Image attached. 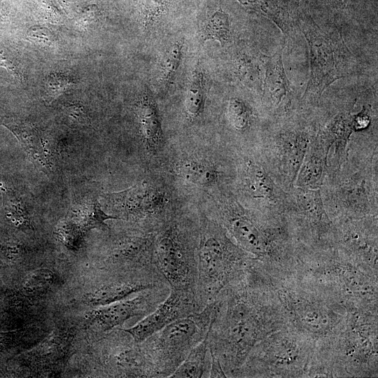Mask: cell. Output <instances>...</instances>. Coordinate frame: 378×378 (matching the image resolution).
Instances as JSON below:
<instances>
[{
  "label": "cell",
  "mask_w": 378,
  "mask_h": 378,
  "mask_svg": "<svg viewBox=\"0 0 378 378\" xmlns=\"http://www.w3.org/2000/svg\"><path fill=\"white\" fill-rule=\"evenodd\" d=\"M184 103L186 111L189 116L196 118L201 114L204 106V76L200 69L193 71Z\"/></svg>",
  "instance_id": "21"
},
{
  "label": "cell",
  "mask_w": 378,
  "mask_h": 378,
  "mask_svg": "<svg viewBox=\"0 0 378 378\" xmlns=\"http://www.w3.org/2000/svg\"><path fill=\"white\" fill-rule=\"evenodd\" d=\"M54 274L48 269L33 271L27 276L25 288L31 293H40L48 290L53 284Z\"/></svg>",
  "instance_id": "26"
},
{
  "label": "cell",
  "mask_w": 378,
  "mask_h": 378,
  "mask_svg": "<svg viewBox=\"0 0 378 378\" xmlns=\"http://www.w3.org/2000/svg\"><path fill=\"white\" fill-rule=\"evenodd\" d=\"M175 170L184 181L201 186L212 185L218 177V172L213 164L194 158L180 161L176 165Z\"/></svg>",
  "instance_id": "18"
},
{
  "label": "cell",
  "mask_w": 378,
  "mask_h": 378,
  "mask_svg": "<svg viewBox=\"0 0 378 378\" xmlns=\"http://www.w3.org/2000/svg\"><path fill=\"white\" fill-rule=\"evenodd\" d=\"M328 149L321 136L311 140L296 176V186L302 189L316 190L322 185Z\"/></svg>",
  "instance_id": "10"
},
{
  "label": "cell",
  "mask_w": 378,
  "mask_h": 378,
  "mask_svg": "<svg viewBox=\"0 0 378 378\" xmlns=\"http://www.w3.org/2000/svg\"><path fill=\"white\" fill-rule=\"evenodd\" d=\"M222 220L244 251L256 256H263L267 253V237L258 221L249 214L239 208H231L225 211Z\"/></svg>",
  "instance_id": "8"
},
{
  "label": "cell",
  "mask_w": 378,
  "mask_h": 378,
  "mask_svg": "<svg viewBox=\"0 0 378 378\" xmlns=\"http://www.w3.org/2000/svg\"><path fill=\"white\" fill-rule=\"evenodd\" d=\"M204 308L195 292L170 288L167 298L151 313L132 327L119 328L136 342H141L174 321L197 314Z\"/></svg>",
  "instance_id": "6"
},
{
  "label": "cell",
  "mask_w": 378,
  "mask_h": 378,
  "mask_svg": "<svg viewBox=\"0 0 378 378\" xmlns=\"http://www.w3.org/2000/svg\"><path fill=\"white\" fill-rule=\"evenodd\" d=\"M110 206L127 218L140 220L160 211L166 203L165 195L146 181L119 192L108 195Z\"/></svg>",
  "instance_id": "7"
},
{
  "label": "cell",
  "mask_w": 378,
  "mask_h": 378,
  "mask_svg": "<svg viewBox=\"0 0 378 378\" xmlns=\"http://www.w3.org/2000/svg\"><path fill=\"white\" fill-rule=\"evenodd\" d=\"M230 34L229 16L221 8H218L205 20L201 37L203 41L214 40L223 46L229 41Z\"/></svg>",
  "instance_id": "20"
},
{
  "label": "cell",
  "mask_w": 378,
  "mask_h": 378,
  "mask_svg": "<svg viewBox=\"0 0 378 378\" xmlns=\"http://www.w3.org/2000/svg\"><path fill=\"white\" fill-rule=\"evenodd\" d=\"M169 285L142 290L134 297L94 307L87 313L90 324L97 330L106 332L123 325L127 320L141 319L151 313L169 295Z\"/></svg>",
  "instance_id": "5"
},
{
  "label": "cell",
  "mask_w": 378,
  "mask_h": 378,
  "mask_svg": "<svg viewBox=\"0 0 378 378\" xmlns=\"http://www.w3.org/2000/svg\"><path fill=\"white\" fill-rule=\"evenodd\" d=\"M244 7L271 20L288 35L294 27V20L286 0H237Z\"/></svg>",
  "instance_id": "15"
},
{
  "label": "cell",
  "mask_w": 378,
  "mask_h": 378,
  "mask_svg": "<svg viewBox=\"0 0 378 378\" xmlns=\"http://www.w3.org/2000/svg\"><path fill=\"white\" fill-rule=\"evenodd\" d=\"M370 122V117L363 107L357 114L353 115L354 131H361L367 128Z\"/></svg>",
  "instance_id": "30"
},
{
  "label": "cell",
  "mask_w": 378,
  "mask_h": 378,
  "mask_svg": "<svg viewBox=\"0 0 378 378\" xmlns=\"http://www.w3.org/2000/svg\"><path fill=\"white\" fill-rule=\"evenodd\" d=\"M69 85L68 79L61 76H50L46 83L47 91L52 96L58 95Z\"/></svg>",
  "instance_id": "29"
},
{
  "label": "cell",
  "mask_w": 378,
  "mask_h": 378,
  "mask_svg": "<svg viewBox=\"0 0 378 378\" xmlns=\"http://www.w3.org/2000/svg\"><path fill=\"white\" fill-rule=\"evenodd\" d=\"M2 124L16 136L34 166L48 172L49 161L38 131L29 124L17 120H4Z\"/></svg>",
  "instance_id": "12"
},
{
  "label": "cell",
  "mask_w": 378,
  "mask_h": 378,
  "mask_svg": "<svg viewBox=\"0 0 378 378\" xmlns=\"http://www.w3.org/2000/svg\"><path fill=\"white\" fill-rule=\"evenodd\" d=\"M182 48L183 42L176 41L167 48L162 57L159 66V77L160 81L165 85L172 82L178 68Z\"/></svg>",
  "instance_id": "23"
},
{
  "label": "cell",
  "mask_w": 378,
  "mask_h": 378,
  "mask_svg": "<svg viewBox=\"0 0 378 378\" xmlns=\"http://www.w3.org/2000/svg\"><path fill=\"white\" fill-rule=\"evenodd\" d=\"M310 141L309 132L302 130L286 131L279 139L278 154L280 165L291 181L296 178Z\"/></svg>",
  "instance_id": "9"
},
{
  "label": "cell",
  "mask_w": 378,
  "mask_h": 378,
  "mask_svg": "<svg viewBox=\"0 0 378 378\" xmlns=\"http://www.w3.org/2000/svg\"><path fill=\"white\" fill-rule=\"evenodd\" d=\"M248 258L234 245L223 228L205 220L200 227L197 244L196 294L205 307L226 287L245 278Z\"/></svg>",
  "instance_id": "1"
},
{
  "label": "cell",
  "mask_w": 378,
  "mask_h": 378,
  "mask_svg": "<svg viewBox=\"0 0 378 378\" xmlns=\"http://www.w3.org/2000/svg\"><path fill=\"white\" fill-rule=\"evenodd\" d=\"M300 26L309 46L310 60L303 98L318 99L335 81L352 75L356 62L336 29H324L312 20H304Z\"/></svg>",
  "instance_id": "3"
},
{
  "label": "cell",
  "mask_w": 378,
  "mask_h": 378,
  "mask_svg": "<svg viewBox=\"0 0 378 378\" xmlns=\"http://www.w3.org/2000/svg\"><path fill=\"white\" fill-rule=\"evenodd\" d=\"M197 244L176 225L167 227L154 239L153 262L170 288L196 293Z\"/></svg>",
  "instance_id": "4"
},
{
  "label": "cell",
  "mask_w": 378,
  "mask_h": 378,
  "mask_svg": "<svg viewBox=\"0 0 378 378\" xmlns=\"http://www.w3.org/2000/svg\"><path fill=\"white\" fill-rule=\"evenodd\" d=\"M210 352V351H209ZM211 368L209 377H227L219 359L210 353Z\"/></svg>",
  "instance_id": "31"
},
{
  "label": "cell",
  "mask_w": 378,
  "mask_h": 378,
  "mask_svg": "<svg viewBox=\"0 0 378 378\" xmlns=\"http://www.w3.org/2000/svg\"><path fill=\"white\" fill-rule=\"evenodd\" d=\"M216 309L214 300L200 312L174 321L141 342L158 377H170L191 350L206 338Z\"/></svg>",
  "instance_id": "2"
},
{
  "label": "cell",
  "mask_w": 378,
  "mask_h": 378,
  "mask_svg": "<svg viewBox=\"0 0 378 378\" xmlns=\"http://www.w3.org/2000/svg\"><path fill=\"white\" fill-rule=\"evenodd\" d=\"M0 191L3 198L4 207L8 216L18 225L28 223L27 214L15 191L5 186L1 182Z\"/></svg>",
  "instance_id": "24"
},
{
  "label": "cell",
  "mask_w": 378,
  "mask_h": 378,
  "mask_svg": "<svg viewBox=\"0 0 378 378\" xmlns=\"http://www.w3.org/2000/svg\"><path fill=\"white\" fill-rule=\"evenodd\" d=\"M242 183L246 192L254 198L269 200L276 197V186L269 174L252 161L247 162L244 167Z\"/></svg>",
  "instance_id": "16"
},
{
  "label": "cell",
  "mask_w": 378,
  "mask_h": 378,
  "mask_svg": "<svg viewBox=\"0 0 378 378\" xmlns=\"http://www.w3.org/2000/svg\"><path fill=\"white\" fill-rule=\"evenodd\" d=\"M353 131V115L342 113L330 122L321 137L328 149L333 145L335 150L342 153Z\"/></svg>",
  "instance_id": "19"
},
{
  "label": "cell",
  "mask_w": 378,
  "mask_h": 378,
  "mask_svg": "<svg viewBox=\"0 0 378 378\" xmlns=\"http://www.w3.org/2000/svg\"><path fill=\"white\" fill-rule=\"evenodd\" d=\"M27 36L31 40L48 46L53 41L52 34L48 29L44 27H31L28 30Z\"/></svg>",
  "instance_id": "28"
},
{
  "label": "cell",
  "mask_w": 378,
  "mask_h": 378,
  "mask_svg": "<svg viewBox=\"0 0 378 378\" xmlns=\"http://www.w3.org/2000/svg\"><path fill=\"white\" fill-rule=\"evenodd\" d=\"M249 111L245 104L237 98L230 100L227 116L230 122L237 130H244L249 122Z\"/></svg>",
  "instance_id": "27"
},
{
  "label": "cell",
  "mask_w": 378,
  "mask_h": 378,
  "mask_svg": "<svg viewBox=\"0 0 378 378\" xmlns=\"http://www.w3.org/2000/svg\"><path fill=\"white\" fill-rule=\"evenodd\" d=\"M172 0H141L144 28L153 25L167 13Z\"/></svg>",
  "instance_id": "25"
},
{
  "label": "cell",
  "mask_w": 378,
  "mask_h": 378,
  "mask_svg": "<svg viewBox=\"0 0 378 378\" xmlns=\"http://www.w3.org/2000/svg\"><path fill=\"white\" fill-rule=\"evenodd\" d=\"M70 217L72 227L81 233L94 228L106 230L108 229L106 220L118 218L104 212L99 202L94 199L85 201L75 206Z\"/></svg>",
  "instance_id": "14"
},
{
  "label": "cell",
  "mask_w": 378,
  "mask_h": 378,
  "mask_svg": "<svg viewBox=\"0 0 378 378\" xmlns=\"http://www.w3.org/2000/svg\"><path fill=\"white\" fill-rule=\"evenodd\" d=\"M297 206L304 215L314 220H321L325 215L323 206L318 189H302L296 191Z\"/></svg>",
  "instance_id": "22"
},
{
  "label": "cell",
  "mask_w": 378,
  "mask_h": 378,
  "mask_svg": "<svg viewBox=\"0 0 378 378\" xmlns=\"http://www.w3.org/2000/svg\"><path fill=\"white\" fill-rule=\"evenodd\" d=\"M283 48L265 57L262 97L271 106L279 105L290 90L289 80L283 63Z\"/></svg>",
  "instance_id": "11"
},
{
  "label": "cell",
  "mask_w": 378,
  "mask_h": 378,
  "mask_svg": "<svg viewBox=\"0 0 378 378\" xmlns=\"http://www.w3.org/2000/svg\"><path fill=\"white\" fill-rule=\"evenodd\" d=\"M210 368L211 355L206 337L191 350L170 377H209Z\"/></svg>",
  "instance_id": "17"
},
{
  "label": "cell",
  "mask_w": 378,
  "mask_h": 378,
  "mask_svg": "<svg viewBox=\"0 0 378 378\" xmlns=\"http://www.w3.org/2000/svg\"><path fill=\"white\" fill-rule=\"evenodd\" d=\"M136 114L144 143L150 150L155 151L162 144L163 133L156 106L149 96L140 101Z\"/></svg>",
  "instance_id": "13"
}]
</instances>
